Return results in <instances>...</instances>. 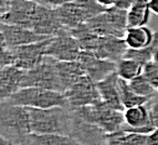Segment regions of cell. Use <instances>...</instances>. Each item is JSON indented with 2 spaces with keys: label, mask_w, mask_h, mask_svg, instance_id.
I'll return each mask as SVG.
<instances>
[{
  "label": "cell",
  "mask_w": 158,
  "mask_h": 145,
  "mask_svg": "<svg viewBox=\"0 0 158 145\" xmlns=\"http://www.w3.org/2000/svg\"><path fill=\"white\" fill-rule=\"evenodd\" d=\"M31 133L26 106L2 100L0 104V145H25Z\"/></svg>",
  "instance_id": "obj_1"
},
{
  "label": "cell",
  "mask_w": 158,
  "mask_h": 145,
  "mask_svg": "<svg viewBox=\"0 0 158 145\" xmlns=\"http://www.w3.org/2000/svg\"><path fill=\"white\" fill-rule=\"evenodd\" d=\"M30 130L36 134H64L70 136L72 109L70 106L27 108Z\"/></svg>",
  "instance_id": "obj_2"
},
{
  "label": "cell",
  "mask_w": 158,
  "mask_h": 145,
  "mask_svg": "<svg viewBox=\"0 0 158 145\" xmlns=\"http://www.w3.org/2000/svg\"><path fill=\"white\" fill-rule=\"evenodd\" d=\"M73 110L87 121L98 125L106 134L121 130L125 125V110L113 109L102 100L76 108Z\"/></svg>",
  "instance_id": "obj_3"
},
{
  "label": "cell",
  "mask_w": 158,
  "mask_h": 145,
  "mask_svg": "<svg viewBox=\"0 0 158 145\" xmlns=\"http://www.w3.org/2000/svg\"><path fill=\"white\" fill-rule=\"evenodd\" d=\"M13 104L23 105L26 108H54V106H69L67 98L65 93L39 88V86H26L21 88L19 91L9 96L8 99Z\"/></svg>",
  "instance_id": "obj_4"
},
{
  "label": "cell",
  "mask_w": 158,
  "mask_h": 145,
  "mask_svg": "<svg viewBox=\"0 0 158 145\" xmlns=\"http://www.w3.org/2000/svg\"><path fill=\"white\" fill-rule=\"evenodd\" d=\"M56 63H57L56 59H54L52 56L45 55V58L39 65H36L30 70H25L23 88L39 86V88L62 91L61 81L57 74Z\"/></svg>",
  "instance_id": "obj_5"
},
{
  "label": "cell",
  "mask_w": 158,
  "mask_h": 145,
  "mask_svg": "<svg viewBox=\"0 0 158 145\" xmlns=\"http://www.w3.org/2000/svg\"><path fill=\"white\" fill-rule=\"evenodd\" d=\"M82 49L78 40L64 28L57 35L51 36L46 46V55L52 56L59 61H73L78 60Z\"/></svg>",
  "instance_id": "obj_6"
},
{
  "label": "cell",
  "mask_w": 158,
  "mask_h": 145,
  "mask_svg": "<svg viewBox=\"0 0 158 145\" xmlns=\"http://www.w3.org/2000/svg\"><path fill=\"white\" fill-rule=\"evenodd\" d=\"M65 95L67 98V104L71 109L90 105L101 100L97 83L87 75L81 77L70 89L65 91Z\"/></svg>",
  "instance_id": "obj_7"
},
{
  "label": "cell",
  "mask_w": 158,
  "mask_h": 145,
  "mask_svg": "<svg viewBox=\"0 0 158 145\" xmlns=\"http://www.w3.org/2000/svg\"><path fill=\"white\" fill-rule=\"evenodd\" d=\"M70 136L76 144H106V133L98 125L81 118L73 109Z\"/></svg>",
  "instance_id": "obj_8"
},
{
  "label": "cell",
  "mask_w": 158,
  "mask_h": 145,
  "mask_svg": "<svg viewBox=\"0 0 158 145\" xmlns=\"http://www.w3.org/2000/svg\"><path fill=\"white\" fill-rule=\"evenodd\" d=\"M0 38H2V46L8 48H15L49 39L48 36L37 34L30 28L5 23H2V25H0Z\"/></svg>",
  "instance_id": "obj_9"
},
{
  "label": "cell",
  "mask_w": 158,
  "mask_h": 145,
  "mask_svg": "<svg viewBox=\"0 0 158 145\" xmlns=\"http://www.w3.org/2000/svg\"><path fill=\"white\" fill-rule=\"evenodd\" d=\"M50 38L41 42L11 48L14 53V65L23 70H30L39 65L46 55V46Z\"/></svg>",
  "instance_id": "obj_10"
},
{
  "label": "cell",
  "mask_w": 158,
  "mask_h": 145,
  "mask_svg": "<svg viewBox=\"0 0 158 145\" xmlns=\"http://www.w3.org/2000/svg\"><path fill=\"white\" fill-rule=\"evenodd\" d=\"M127 49L128 45L125 38H120V36L114 35H98L92 49L87 53L117 63L123 58Z\"/></svg>",
  "instance_id": "obj_11"
},
{
  "label": "cell",
  "mask_w": 158,
  "mask_h": 145,
  "mask_svg": "<svg viewBox=\"0 0 158 145\" xmlns=\"http://www.w3.org/2000/svg\"><path fill=\"white\" fill-rule=\"evenodd\" d=\"M36 8L37 4L31 0H13L10 9L0 15V21L31 29Z\"/></svg>",
  "instance_id": "obj_12"
},
{
  "label": "cell",
  "mask_w": 158,
  "mask_h": 145,
  "mask_svg": "<svg viewBox=\"0 0 158 145\" xmlns=\"http://www.w3.org/2000/svg\"><path fill=\"white\" fill-rule=\"evenodd\" d=\"M31 29L34 31H36L37 34L51 38V36L57 35L64 29V26L57 18L55 8L37 4Z\"/></svg>",
  "instance_id": "obj_13"
},
{
  "label": "cell",
  "mask_w": 158,
  "mask_h": 145,
  "mask_svg": "<svg viewBox=\"0 0 158 145\" xmlns=\"http://www.w3.org/2000/svg\"><path fill=\"white\" fill-rule=\"evenodd\" d=\"M78 61L81 63V65L85 70V74L87 77H90L96 83L105 79L106 77L112 74V72H114L117 69V63L98 58V56H96L91 53L84 51V50L80 54Z\"/></svg>",
  "instance_id": "obj_14"
},
{
  "label": "cell",
  "mask_w": 158,
  "mask_h": 145,
  "mask_svg": "<svg viewBox=\"0 0 158 145\" xmlns=\"http://www.w3.org/2000/svg\"><path fill=\"white\" fill-rule=\"evenodd\" d=\"M123 113H125V125L122 128L123 130L141 133V134H149L154 129V125L152 124L149 115L148 104L125 109Z\"/></svg>",
  "instance_id": "obj_15"
},
{
  "label": "cell",
  "mask_w": 158,
  "mask_h": 145,
  "mask_svg": "<svg viewBox=\"0 0 158 145\" xmlns=\"http://www.w3.org/2000/svg\"><path fill=\"white\" fill-rule=\"evenodd\" d=\"M25 70L15 66L6 65L0 70V99L5 100L23 88Z\"/></svg>",
  "instance_id": "obj_16"
},
{
  "label": "cell",
  "mask_w": 158,
  "mask_h": 145,
  "mask_svg": "<svg viewBox=\"0 0 158 145\" xmlns=\"http://www.w3.org/2000/svg\"><path fill=\"white\" fill-rule=\"evenodd\" d=\"M55 11L57 14L60 23L66 29H73L89 21L92 18V15L87 10H85L80 5H77L76 3L71 2V0L55 8Z\"/></svg>",
  "instance_id": "obj_17"
},
{
  "label": "cell",
  "mask_w": 158,
  "mask_h": 145,
  "mask_svg": "<svg viewBox=\"0 0 158 145\" xmlns=\"http://www.w3.org/2000/svg\"><path fill=\"white\" fill-rule=\"evenodd\" d=\"M120 77H118L117 71L112 72L105 79L97 81V89L100 93V98L103 103H106L108 106L118 110H125L121 100L120 94Z\"/></svg>",
  "instance_id": "obj_18"
},
{
  "label": "cell",
  "mask_w": 158,
  "mask_h": 145,
  "mask_svg": "<svg viewBox=\"0 0 158 145\" xmlns=\"http://www.w3.org/2000/svg\"><path fill=\"white\" fill-rule=\"evenodd\" d=\"M56 68H57V74H59L64 93L67 89H70L81 77L86 75L81 63L78 60H73V61H59L57 60Z\"/></svg>",
  "instance_id": "obj_19"
},
{
  "label": "cell",
  "mask_w": 158,
  "mask_h": 145,
  "mask_svg": "<svg viewBox=\"0 0 158 145\" xmlns=\"http://www.w3.org/2000/svg\"><path fill=\"white\" fill-rule=\"evenodd\" d=\"M156 33H153L147 25L141 26H128L125 34V40L128 48L142 49L153 44Z\"/></svg>",
  "instance_id": "obj_20"
},
{
  "label": "cell",
  "mask_w": 158,
  "mask_h": 145,
  "mask_svg": "<svg viewBox=\"0 0 158 145\" xmlns=\"http://www.w3.org/2000/svg\"><path fill=\"white\" fill-rule=\"evenodd\" d=\"M148 134L126 131L123 129L106 134V144L110 145H147Z\"/></svg>",
  "instance_id": "obj_21"
},
{
  "label": "cell",
  "mask_w": 158,
  "mask_h": 145,
  "mask_svg": "<svg viewBox=\"0 0 158 145\" xmlns=\"http://www.w3.org/2000/svg\"><path fill=\"white\" fill-rule=\"evenodd\" d=\"M149 0H135L132 7L127 10L128 26H141L149 23Z\"/></svg>",
  "instance_id": "obj_22"
},
{
  "label": "cell",
  "mask_w": 158,
  "mask_h": 145,
  "mask_svg": "<svg viewBox=\"0 0 158 145\" xmlns=\"http://www.w3.org/2000/svg\"><path fill=\"white\" fill-rule=\"evenodd\" d=\"M76 141L64 134H36L30 133L26 136L25 145H73Z\"/></svg>",
  "instance_id": "obj_23"
},
{
  "label": "cell",
  "mask_w": 158,
  "mask_h": 145,
  "mask_svg": "<svg viewBox=\"0 0 158 145\" xmlns=\"http://www.w3.org/2000/svg\"><path fill=\"white\" fill-rule=\"evenodd\" d=\"M117 74L121 79L131 81L132 79H135L136 77H138L139 74L143 72V66L130 58H122L121 60L117 61Z\"/></svg>",
  "instance_id": "obj_24"
},
{
  "label": "cell",
  "mask_w": 158,
  "mask_h": 145,
  "mask_svg": "<svg viewBox=\"0 0 158 145\" xmlns=\"http://www.w3.org/2000/svg\"><path fill=\"white\" fill-rule=\"evenodd\" d=\"M118 83H120V94H121V100H122V105L125 109L143 105L149 101L148 98L136 94L132 90V88L130 86V83L127 80H123L120 78V81Z\"/></svg>",
  "instance_id": "obj_25"
},
{
  "label": "cell",
  "mask_w": 158,
  "mask_h": 145,
  "mask_svg": "<svg viewBox=\"0 0 158 145\" xmlns=\"http://www.w3.org/2000/svg\"><path fill=\"white\" fill-rule=\"evenodd\" d=\"M128 83H130V86L132 88V90L136 94L146 96L149 100L158 95V89L148 80V78L143 74V72L139 74L138 77H136L135 79H132L131 81H128Z\"/></svg>",
  "instance_id": "obj_26"
},
{
  "label": "cell",
  "mask_w": 158,
  "mask_h": 145,
  "mask_svg": "<svg viewBox=\"0 0 158 145\" xmlns=\"http://www.w3.org/2000/svg\"><path fill=\"white\" fill-rule=\"evenodd\" d=\"M157 46H158V40L156 39V36H154V42H153L152 45H149L147 48H142V49H132V48H128L127 51L125 53L123 58L133 59V60L138 61L142 66H144L147 63H149V61L153 60V54H154V50H156Z\"/></svg>",
  "instance_id": "obj_27"
},
{
  "label": "cell",
  "mask_w": 158,
  "mask_h": 145,
  "mask_svg": "<svg viewBox=\"0 0 158 145\" xmlns=\"http://www.w3.org/2000/svg\"><path fill=\"white\" fill-rule=\"evenodd\" d=\"M71 2L76 3L77 5H80L81 8L87 10L92 16H95V15L106 10V8H103L97 0H71Z\"/></svg>",
  "instance_id": "obj_28"
},
{
  "label": "cell",
  "mask_w": 158,
  "mask_h": 145,
  "mask_svg": "<svg viewBox=\"0 0 158 145\" xmlns=\"http://www.w3.org/2000/svg\"><path fill=\"white\" fill-rule=\"evenodd\" d=\"M143 74L148 78V80L158 89V66L156 65V63L152 60L149 63H147L143 66Z\"/></svg>",
  "instance_id": "obj_29"
},
{
  "label": "cell",
  "mask_w": 158,
  "mask_h": 145,
  "mask_svg": "<svg viewBox=\"0 0 158 145\" xmlns=\"http://www.w3.org/2000/svg\"><path fill=\"white\" fill-rule=\"evenodd\" d=\"M147 104L149 108V115H151L152 124L154 125V128H158V95L152 98Z\"/></svg>",
  "instance_id": "obj_30"
},
{
  "label": "cell",
  "mask_w": 158,
  "mask_h": 145,
  "mask_svg": "<svg viewBox=\"0 0 158 145\" xmlns=\"http://www.w3.org/2000/svg\"><path fill=\"white\" fill-rule=\"evenodd\" d=\"M0 66H6V65H14V53L11 48L2 46V56H0Z\"/></svg>",
  "instance_id": "obj_31"
},
{
  "label": "cell",
  "mask_w": 158,
  "mask_h": 145,
  "mask_svg": "<svg viewBox=\"0 0 158 145\" xmlns=\"http://www.w3.org/2000/svg\"><path fill=\"white\" fill-rule=\"evenodd\" d=\"M147 145H158V128H154V129L148 134Z\"/></svg>",
  "instance_id": "obj_32"
},
{
  "label": "cell",
  "mask_w": 158,
  "mask_h": 145,
  "mask_svg": "<svg viewBox=\"0 0 158 145\" xmlns=\"http://www.w3.org/2000/svg\"><path fill=\"white\" fill-rule=\"evenodd\" d=\"M135 3V0H116V4L114 7L120 8V9H125V10H128L132 4Z\"/></svg>",
  "instance_id": "obj_33"
},
{
  "label": "cell",
  "mask_w": 158,
  "mask_h": 145,
  "mask_svg": "<svg viewBox=\"0 0 158 145\" xmlns=\"http://www.w3.org/2000/svg\"><path fill=\"white\" fill-rule=\"evenodd\" d=\"M66 2H70V0H44V5L50 8H57Z\"/></svg>",
  "instance_id": "obj_34"
},
{
  "label": "cell",
  "mask_w": 158,
  "mask_h": 145,
  "mask_svg": "<svg viewBox=\"0 0 158 145\" xmlns=\"http://www.w3.org/2000/svg\"><path fill=\"white\" fill-rule=\"evenodd\" d=\"M11 3H13V0H0V15L5 14L10 9Z\"/></svg>",
  "instance_id": "obj_35"
},
{
  "label": "cell",
  "mask_w": 158,
  "mask_h": 145,
  "mask_svg": "<svg viewBox=\"0 0 158 145\" xmlns=\"http://www.w3.org/2000/svg\"><path fill=\"white\" fill-rule=\"evenodd\" d=\"M149 9L153 14L158 15V0H149Z\"/></svg>",
  "instance_id": "obj_36"
},
{
  "label": "cell",
  "mask_w": 158,
  "mask_h": 145,
  "mask_svg": "<svg viewBox=\"0 0 158 145\" xmlns=\"http://www.w3.org/2000/svg\"><path fill=\"white\" fill-rule=\"evenodd\" d=\"M97 2L103 7V8H111V7H113L114 4H116V0H97Z\"/></svg>",
  "instance_id": "obj_37"
},
{
  "label": "cell",
  "mask_w": 158,
  "mask_h": 145,
  "mask_svg": "<svg viewBox=\"0 0 158 145\" xmlns=\"http://www.w3.org/2000/svg\"><path fill=\"white\" fill-rule=\"evenodd\" d=\"M153 61H154L156 65L158 66V46H157L156 50H154V54H153Z\"/></svg>",
  "instance_id": "obj_38"
},
{
  "label": "cell",
  "mask_w": 158,
  "mask_h": 145,
  "mask_svg": "<svg viewBox=\"0 0 158 145\" xmlns=\"http://www.w3.org/2000/svg\"><path fill=\"white\" fill-rule=\"evenodd\" d=\"M31 2L39 4V5H44V0H31Z\"/></svg>",
  "instance_id": "obj_39"
},
{
  "label": "cell",
  "mask_w": 158,
  "mask_h": 145,
  "mask_svg": "<svg viewBox=\"0 0 158 145\" xmlns=\"http://www.w3.org/2000/svg\"><path fill=\"white\" fill-rule=\"evenodd\" d=\"M156 36H157V38H158V31H156Z\"/></svg>",
  "instance_id": "obj_40"
},
{
  "label": "cell",
  "mask_w": 158,
  "mask_h": 145,
  "mask_svg": "<svg viewBox=\"0 0 158 145\" xmlns=\"http://www.w3.org/2000/svg\"><path fill=\"white\" fill-rule=\"evenodd\" d=\"M156 39H157V40H158V38H157V36H156Z\"/></svg>",
  "instance_id": "obj_41"
}]
</instances>
